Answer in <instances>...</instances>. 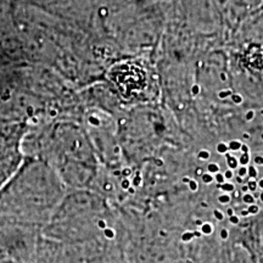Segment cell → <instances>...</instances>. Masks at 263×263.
I'll use <instances>...</instances> for the list:
<instances>
[{"instance_id": "28", "label": "cell", "mask_w": 263, "mask_h": 263, "mask_svg": "<svg viewBox=\"0 0 263 263\" xmlns=\"http://www.w3.org/2000/svg\"><path fill=\"white\" fill-rule=\"evenodd\" d=\"M129 186H130V182L128 179H124V180H122V188L123 189H129Z\"/></svg>"}, {"instance_id": "11", "label": "cell", "mask_w": 263, "mask_h": 263, "mask_svg": "<svg viewBox=\"0 0 263 263\" xmlns=\"http://www.w3.org/2000/svg\"><path fill=\"white\" fill-rule=\"evenodd\" d=\"M249 162H250V154H242L239 159V163L241 164V166H246Z\"/></svg>"}, {"instance_id": "34", "label": "cell", "mask_w": 263, "mask_h": 263, "mask_svg": "<svg viewBox=\"0 0 263 263\" xmlns=\"http://www.w3.org/2000/svg\"><path fill=\"white\" fill-rule=\"evenodd\" d=\"M227 213H228V216H229V217L234 216V211H233L232 209H228V210H227Z\"/></svg>"}, {"instance_id": "23", "label": "cell", "mask_w": 263, "mask_h": 263, "mask_svg": "<svg viewBox=\"0 0 263 263\" xmlns=\"http://www.w3.org/2000/svg\"><path fill=\"white\" fill-rule=\"evenodd\" d=\"M213 215H215V217L218 221H222L223 218H224V213H222L219 210H215V212H213Z\"/></svg>"}, {"instance_id": "27", "label": "cell", "mask_w": 263, "mask_h": 263, "mask_svg": "<svg viewBox=\"0 0 263 263\" xmlns=\"http://www.w3.org/2000/svg\"><path fill=\"white\" fill-rule=\"evenodd\" d=\"M224 178L226 179H232L233 178V176H234V174H233V171L232 170H228V171H226L224 173Z\"/></svg>"}, {"instance_id": "36", "label": "cell", "mask_w": 263, "mask_h": 263, "mask_svg": "<svg viewBox=\"0 0 263 263\" xmlns=\"http://www.w3.org/2000/svg\"><path fill=\"white\" fill-rule=\"evenodd\" d=\"M190 180H192V179H190L189 177H184V178H183V183H188V184H189Z\"/></svg>"}, {"instance_id": "17", "label": "cell", "mask_w": 263, "mask_h": 263, "mask_svg": "<svg viewBox=\"0 0 263 263\" xmlns=\"http://www.w3.org/2000/svg\"><path fill=\"white\" fill-rule=\"evenodd\" d=\"M246 176H248V167L241 166L238 170V177H240V178H244Z\"/></svg>"}, {"instance_id": "4", "label": "cell", "mask_w": 263, "mask_h": 263, "mask_svg": "<svg viewBox=\"0 0 263 263\" xmlns=\"http://www.w3.org/2000/svg\"><path fill=\"white\" fill-rule=\"evenodd\" d=\"M226 157H227V162H228L229 170L233 171V170L238 168V166H239V160L236 159V157L232 156V155H230V154H228V153L226 154Z\"/></svg>"}, {"instance_id": "8", "label": "cell", "mask_w": 263, "mask_h": 263, "mask_svg": "<svg viewBox=\"0 0 263 263\" xmlns=\"http://www.w3.org/2000/svg\"><path fill=\"white\" fill-rule=\"evenodd\" d=\"M241 145H242V143H240L239 140H233V141H230V143H229L228 147H229L230 150L236 151V150H240V147H241Z\"/></svg>"}, {"instance_id": "12", "label": "cell", "mask_w": 263, "mask_h": 263, "mask_svg": "<svg viewBox=\"0 0 263 263\" xmlns=\"http://www.w3.org/2000/svg\"><path fill=\"white\" fill-rule=\"evenodd\" d=\"M201 178H202V182L205 184H210L213 182V176L211 173H203L201 176Z\"/></svg>"}, {"instance_id": "26", "label": "cell", "mask_w": 263, "mask_h": 263, "mask_svg": "<svg viewBox=\"0 0 263 263\" xmlns=\"http://www.w3.org/2000/svg\"><path fill=\"white\" fill-rule=\"evenodd\" d=\"M255 117V111H252V110H250V111H248V114H246V121H251L252 118Z\"/></svg>"}, {"instance_id": "20", "label": "cell", "mask_w": 263, "mask_h": 263, "mask_svg": "<svg viewBox=\"0 0 263 263\" xmlns=\"http://www.w3.org/2000/svg\"><path fill=\"white\" fill-rule=\"evenodd\" d=\"M215 179H216V182L218 183V184H223V183H226L224 182V174L223 173H221V172H218V173H216L215 174Z\"/></svg>"}, {"instance_id": "42", "label": "cell", "mask_w": 263, "mask_h": 263, "mask_svg": "<svg viewBox=\"0 0 263 263\" xmlns=\"http://www.w3.org/2000/svg\"><path fill=\"white\" fill-rule=\"evenodd\" d=\"M236 180H238V183H242V178H240V177H236Z\"/></svg>"}, {"instance_id": "5", "label": "cell", "mask_w": 263, "mask_h": 263, "mask_svg": "<svg viewBox=\"0 0 263 263\" xmlns=\"http://www.w3.org/2000/svg\"><path fill=\"white\" fill-rule=\"evenodd\" d=\"M212 232H213V227L212 224H210V223H203L201 226L202 235H210L212 234Z\"/></svg>"}, {"instance_id": "7", "label": "cell", "mask_w": 263, "mask_h": 263, "mask_svg": "<svg viewBox=\"0 0 263 263\" xmlns=\"http://www.w3.org/2000/svg\"><path fill=\"white\" fill-rule=\"evenodd\" d=\"M228 150H229V147L224 143H219L218 145H217V153L221 154V155H226L227 151Z\"/></svg>"}, {"instance_id": "22", "label": "cell", "mask_w": 263, "mask_h": 263, "mask_svg": "<svg viewBox=\"0 0 263 263\" xmlns=\"http://www.w3.org/2000/svg\"><path fill=\"white\" fill-rule=\"evenodd\" d=\"M232 98H233V101H234V104H238V105H239V104L242 103L241 95H239V94H233Z\"/></svg>"}, {"instance_id": "21", "label": "cell", "mask_w": 263, "mask_h": 263, "mask_svg": "<svg viewBox=\"0 0 263 263\" xmlns=\"http://www.w3.org/2000/svg\"><path fill=\"white\" fill-rule=\"evenodd\" d=\"M233 94H234V93H233V91L229 90V89H228V90H221V91H219V93H218V97L221 98V99H224V98L232 97Z\"/></svg>"}, {"instance_id": "13", "label": "cell", "mask_w": 263, "mask_h": 263, "mask_svg": "<svg viewBox=\"0 0 263 263\" xmlns=\"http://www.w3.org/2000/svg\"><path fill=\"white\" fill-rule=\"evenodd\" d=\"M248 211L250 215H257V213L259 212V207H258V205H256V203H252V205L249 206Z\"/></svg>"}, {"instance_id": "40", "label": "cell", "mask_w": 263, "mask_h": 263, "mask_svg": "<svg viewBox=\"0 0 263 263\" xmlns=\"http://www.w3.org/2000/svg\"><path fill=\"white\" fill-rule=\"evenodd\" d=\"M196 173H197V174H200V176H202V174H203L201 168H197V172H196Z\"/></svg>"}, {"instance_id": "1", "label": "cell", "mask_w": 263, "mask_h": 263, "mask_svg": "<svg viewBox=\"0 0 263 263\" xmlns=\"http://www.w3.org/2000/svg\"><path fill=\"white\" fill-rule=\"evenodd\" d=\"M66 185L44 161L26 156L15 177L0 190V221L26 226L49 222L66 195Z\"/></svg>"}, {"instance_id": "18", "label": "cell", "mask_w": 263, "mask_h": 263, "mask_svg": "<svg viewBox=\"0 0 263 263\" xmlns=\"http://www.w3.org/2000/svg\"><path fill=\"white\" fill-rule=\"evenodd\" d=\"M193 238H194V233L193 232H186L182 235V240L184 242H189Z\"/></svg>"}, {"instance_id": "2", "label": "cell", "mask_w": 263, "mask_h": 263, "mask_svg": "<svg viewBox=\"0 0 263 263\" xmlns=\"http://www.w3.org/2000/svg\"><path fill=\"white\" fill-rule=\"evenodd\" d=\"M34 144L33 156L47 162L65 185L78 188L83 182L88 157V138L85 130L73 121L48 123L41 129L26 136Z\"/></svg>"}, {"instance_id": "15", "label": "cell", "mask_w": 263, "mask_h": 263, "mask_svg": "<svg viewBox=\"0 0 263 263\" xmlns=\"http://www.w3.org/2000/svg\"><path fill=\"white\" fill-rule=\"evenodd\" d=\"M242 200H244V202L249 203V205L255 203V197H254V195H251V194H245L244 197H242Z\"/></svg>"}, {"instance_id": "30", "label": "cell", "mask_w": 263, "mask_h": 263, "mask_svg": "<svg viewBox=\"0 0 263 263\" xmlns=\"http://www.w3.org/2000/svg\"><path fill=\"white\" fill-rule=\"evenodd\" d=\"M254 161H255L256 164H259V166H263V157H261V156H256L255 159H254Z\"/></svg>"}, {"instance_id": "45", "label": "cell", "mask_w": 263, "mask_h": 263, "mask_svg": "<svg viewBox=\"0 0 263 263\" xmlns=\"http://www.w3.org/2000/svg\"><path fill=\"white\" fill-rule=\"evenodd\" d=\"M261 114H263V108H262V110H261Z\"/></svg>"}, {"instance_id": "3", "label": "cell", "mask_w": 263, "mask_h": 263, "mask_svg": "<svg viewBox=\"0 0 263 263\" xmlns=\"http://www.w3.org/2000/svg\"><path fill=\"white\" fill-rule=\"evenodd\" d=\"M28 130L27 122L0 124V190L14 178L25 162L24 143Z\"/></svg>"}, {"instance_id": "44", "label": "cell", "mask_w": 263, "mask_h": 263, "mask_svg": "<svg viewBox=\"0 0 263 263\" xmlns=\"http://www.w3.org/2000/svg\"><path fill=\"white\" fill-rule=\"evenodd\" d=\"M188 263H192V261H190V259H188Z\"/></svg>"}, {"instance_id": "19", "label": "cell", "mask_w": 263, "mask_h": 263, "mask_svg": "<svg viewBox=\"0 0 263 263\" xmlns=\"http://www.w3.org/2000/svg\"><path fill=\"white\" fill-rule=\"evenodd\" d=\"M210 155H211V154H210L207 150H201L199 153V155H197V157H199L200 160H207L210 159Z\"/></svg>"}, {"instance_id": "14", "label": "cell", "mask_w": 263, "mask_h": 263, "mask_svg": "<svg viewBox=\"0 0 263 263\" xmlns=\"http://www.w3.org/2000/svg\"><path fill=\"white\" fill-rule=\"evenodd\" d=\"M257 186H258V184H257V182H256L255 179H250V180H249L248 188H249L250 192H256V189H257Z\"/></svg>"}, {"instance_id": "9", "label": "cell", "mask_w": 263, "mask_h": 263, "mask_svg": "<svg viewBox=\"0 0 263 263\" xmlns=\"http://www.w3.org/2000/svg\"><path fill=\"white\" fill-rule=\"evenodd\" d=\"M207 171H209V173L216 174L219 172V166L217 163H210L209 166H207Z\"/></svg>"}, {"instance_id": "33", "label": "cell", "mask_w": 263, "mask_h": 263, "mask_svg": "<svg viewBox=\"0 0 263 263\" xmlns=\"http://www.w3.org/2000/svg\"><path fill=\"white\" fill-rule=\"evenodd\" d=\"M194 233V238H201L202 233L201 232H193Z\"/></svg>"}, {"instance_id": "24", "label": "cell", "mask_w": 263, "mask_h": 263, "mask_svg": "<svg viewBox=\"0 0 263 263\" xmlns=\"http://www.w3.org/2000/svg\"><path fill=\"white\" fill-rule=\"evenodd\" d=\"M189 188H190V190H192V192H196V190H197V182H195V180H190Z\"/></svg>"}, {"instance_id": "25", "label": "cell", "mask_w": 263, "mask_h": 263, "mask_svg": "<svg viewBox=\"0 0 263 263\" xmlns=\"http://www.w3.org/2000/svg\"><path fill=\"white\" fill-rule=\"evenodd\" d=\"M229 222L232 223V224H239V222H240V219H239V217L238 216H232V217H229Z\"/></svg>"}, {"instance_id": "6", "label": "cell", "mask_w": 263, "mask_h": 263, "mask_svg": "<svg viewBox=\"0 0 263 263\" xmlns=\"http://www.w3.org/2000/svg\"><path fill=\"white\" fill-rule=\"evenodd\" d=\"M218 188H221L223 192H234V184L232 183L218 184Z\"/></svg>"}, {"instance_id": "35", "label": "cell", "mask_w": 263, "mask_h": 263, "mask_svg": "<svg viewBox=\"0 0 263 263\" xmlns=\"http://www.w3.org/2000/svg\"><path fill=\"white\" fill-rule=\"evenodd\" d=\"M249 215H250V213H249L248 210H242V211H241V216L242 217H246V216H249Z\"/></svg>"}, {"instance_id": "29", "label": "cell", "mask_w": 263, "mask_h": 263, "mask_svg": "<svg viewBox=\"0 0 263 263\" xmlns=\"http://www.w3.org/2000/svg\"><path fill=\"white\" fill-rule=\"evenodd\" d=\"M228 236H229L228 230H227V229H222V230H221V238H222L223 240H226V239H228Z\"/></svg>"}, {"instance_id": "31", "label": "cell", "mask_w": 263, "mask_h": 263, "mask_svg": "<svg viewBox=\"0 0 263 263\" xmlns=\"http://www.w3.org/2000/svg\"><path fill=\"white\" fill-rule=\"evenodd\" d=\"M192 93H193L194 95H197V94L200 93V87H199V85H197V84L194 85V87L192 88Z\"/></svg>"}, {"instance_id": "10", "label": "cell", "mask_w": 263, "mask_h": 263, "mask_svg": "<svg viewBox=\"0 0 263 263\" xmlns=\"http://www.w3.org/2000/svg\"><path fill=\"white\" fill-rule=\"evenodd\" d=\"M257 174H258V172H257V170H256V167H254V166L248 167V176L250 177V178L255 179L256 177H257Z\"/></svg>"}, {"instance_id": "43", "label": "cell", "mask_w": 263, "mask_h": 263, "mask_svg": "<svg viewBox=\"0 0 263 263\" xmlns=\"http://www.w3.org/2000/svg\"><path fill=\"white\" fill-rule=\"evenodd\" d=\"M259 199H261V201H263V193L259 194Z\"/></svg>"}, {"instance_id": "37", "label": "cell", "mask_w": 263, "mask_h": 263, "mask_svg": "<svg viewBox=\"0 0 263 263\" xmlns=\"http://www.w3.org/2000/svg\"><path fill=\"white\" fill-rule=\"evenodd\" d=\"M195 224H196V226H199V227H201V226L203 224V223H202V221H200V219H196V221H195Z\"/></svg>"}, {"instance_id": "41", "label": "cell", "mask_w": 263, "mask_h": 263, "mask_svg": "<svg viewBox=\"0 0 263 263\" xmlns=\"http://www.w3.org/2000/svg\"><path fill=\"white\" fill-rule=\"evenodd\" d=\"M221 80H222V81H226V80H227V77H226L224 73L221 74Z\"/></svg>"}, {"instance_id": "32", "label": "cell", "mask_w": 263, "mask_h": 263, "mask_svg": "<svg viewBox=\"0 0 263 263\" xmlns=\"http://www.w3.org/2000/svg\"><path fill=\"white\" fill-rule=\"evenodd\" d=\"M240 150L242 151V154H249V146L245 145V144H242L241 147H240Z\"/></svg>"}, {"instance_id": "16", "label": "cell", "mask_w": 263, "mask_h": 263, "mask_svg": "<svg viewBox=\"0 0 263 263\" xmlns=\"http://www.w3.org/2000/svg\"><path fill=\"white\" fill-rule=\"evenodd\" d=\"M230 200H232V197H230L228 194H223V195L218 197V201L223 203V205H226V203H229Z\"/></svg>"}, {"instance_id": "39", "label": "cell", "mask_w": 263, "mask_h": 263, "mask_svg": "<svg viewBox=\"0 0 263 263\" xmlns=\"http://www.w3.org/2000/svg\"><path fill=\"white\" fill-rule=\"evenodd\" d=\"M257 184H258V186H259V188H262V189H263V179L259 180V182H258Z\"/></svg>"}, {"instance_id": "38", "label": "cell", "mask_w": 263, "mask_h": 263, "mask_svg": "<svg viewBox=\"0 0 263 263\" xmlns=\"http://www.w3.org/2000/svg\"><path fill=\"white\" fill-rule=\"evenodd\" d=\"M249 190V188H248V185H242L241 186V192H244V193H246Z\"/></svg>"}]
</instances>
